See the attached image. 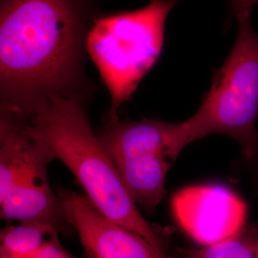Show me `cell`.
Instances as JSON below:
<instances>
[{
    "instance_id": "4",
    "label": "cell",
    "mask_w": 258,
    "mask_h": 258,
    "mask_svg": "<svg viewBox=\"0 0 258 258\" xmlns=\"http://www.w3.org/2000/svg\"><path fill=\"white\" fill-rule=\"evenodd\" d=\"M250 13L236 16L238 33L210 91L191 118L183 121L186 145L211 134H223L239 144L243 154L258 149V33Z\"/></svg>"
},
{
    "instance_id": "3",
    "label": "cell",
    "mask_w": 258,
    "mask_h": 258,
    "mask_svg": "<svg viewBox=\"0 0 258 258\" xmlns=\"http://www.w3.org/2000/svg\"><path fill=\"white\" fill-rule=\"evenodd\" d=\"M179 0H153L143 9L97 19L85 48L110 93V121L155 64L164 46L166 21Z\"/></svg>"
},
{
    "instance_id": "7",
    "label": "cell",
    "mask_w": 258,
    "mask_h": 258,
    "mask_svg": "<svg viewBox=\"0 0 258 258\" xmlns=\"http://www.w3.org/2000/svg\"><path fill=\"white\" fill-rule=\"evenodd\" d=\"M58 196L88 258H176L106 218L85 195L62 190Z\"/></svg>"
},
{
    "instance_id": "8",
    "label": "cell",
    "mask_w": 258,
    "mask_h": 258,
    "mask_svg": "<svg viewBox=\"0 0 258 258\" xmlns=\"http://www.w3.org/2000/svg\"><path fill=\"white\" fill-rule=\"evenodd\" d=\"M0 215L5 220L44 223L57 231L71 225L59 196L51 189L47 172L24 179L0 199Z\"/></svg>"
},
{
    "instance_id": "9",
    "label": "cell",
    "mask_w": 258,
    "mask_h": 258,
    "mask_svg": "<svg viewBox=\"0 0 258 258\" xmlns=\"http://www.w3.org/2000/svg\"><path fill=\"white\" fill-rule=\"evenodd\" d=\"M57 231L53 226L39 222L9 226L1 231L0 251L31 258L49 241L58 238Z\"/></svg>"
},
{
    "instance_id": "1",
    "label": "cell",
    "mask_w": 258,
    "mask_h": 258,
    "mask_svg": "<svg viewBox=\"0 0 258 258\" xmlns=\"http://www.w3.org/2000/svg\"><path fill=\"white\" fill-rule=\"evenodd\" d=\"M83 0H2L1 115L20 118L49 94H73L85 46Z\"/></svg>"
},
{
    "instance_id": "6",
    "label": "cell",
    "mask_w": 258,
    "mask_h": 258,
    "mask_svg": "<svg viewBox=\"0 0 258 258\" xmlns=\"http://www.w3.org/2000/svg\"><path fill=\"white\" fill-rule=\"evenodd\" d=\"M173 217L184 233L201 246L231 238L246 226L248 208L238 194L222 184H197L171 199Z\"/></svg>"
},
{
    "instance_id": "11",
    "label": "cell",
    "mask_w": 258,
    "mask_h": 258,
    "mask_svg": "<svg viewBox=\"0 0 258 258\" xmlns=\"http://www.w3.org/2000/svg\"><path fill=\"white\" fill-rule=\"evenodd\" d=\"M31 258H75L61 246L58 238L51 240Z\"/></svg>"
},
{
    "instance_id": "14",
    "label": "cell",
    "mask_w": 258,
    "mask_h": 258,
    "mask_svg": "<svg viewBox=\"0 0 258 258\" xmlns=\"http://www.w3.org/2000/svg\"><path fill=\"white\" fill-rule=\"evenodd\" d=\"M256 258H258V246H257V251H256Z\"/></svg>"
},
{
    "instance_id": "2",
    "label": "cell",
    "mask_w": 258,
    "mask_h": 258,
    "mask_svg": "<svg viewBox=\"0 0 258 258\" xmlns=\"http://www.w3.org/2000/svg\"><path fill=\"white\" fill-rule=\"evenodd\" d=\"M17 119L70 169L86 198L102 215L166 251L163 237L142 216L111 157L94 134L79 95L49 94Z\"/></svg>"
},
{
    "instance_id": "5",
    "label": "cell",
    "mask_w": 258,
    "mask_h": 258,
    "mask_svg": "<svg viewBox=\"0 0 258 258\" xmlns=\"http://www.w3.org/2000/svg\"><path fill=\"white\" fill-rule=\"evenodd\" d=\"M99 139L132 200L154 211L166 194L167 172L183 150L181 122L115 120Z\"/></svg>"
},
{
    "instance_id": "10",
    "label": "cell",
    "mask_w": 258,
    "mask_h": 258,
    "mask_svg": "<svg viewBox=\"0 0 258 258\" xmlns=\"http://www.w3.org/2000/svg\"><path fill=\"white\" fill-rule=\"evenodd\" d=\"M258 229L245 227L231 238L187 251L185 258H256Z\"/></svg>"
},
{
    "instance_id": "12",
    "label": "cell",
    "mask_w": 258,
    "mask_h": 258,
    "mask_svg": "<svg viewBox=\"0 0 258 258\" xmlns=\"http://www.w3.org/2000/svg\"><path fill=\"white\" fill-rule=\"evenodd\" d=\"M258 4V0H231V8L235 15L246 12H251V9Z\"/></svg>"
},
{
    "instance_id": "13",
    "label": "cell",
    "mask_w": 258,
    "mask_h": 258,
    "mask_svg": "<svg viewBox=\"0 0 258 258\" xmlns=\"http://www.w3.org/2000/svg\"><path fill=\"white\" fill-rule=\"evenodd\" d=\"M0 258H26V257H22V256H19V255H15V254H11V253H7V252H2V251H0Z\"/></svg>"
}]
</instances>
